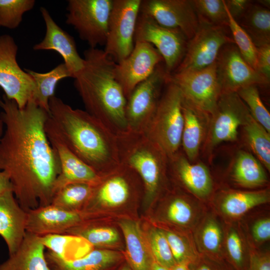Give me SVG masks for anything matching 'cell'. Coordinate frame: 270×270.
I'll list each match as a JSON object with an SVG mask.
<instances>
[{"label": "cell", "instance_id": "277c9868", "mask_svg": "<svg viewBox=\"0 0 270 270\" xmlns=\"http://www.w3.org/2000/svg\"><path fill=\"white\" fill-rule=\"evenodd\" d=\"M121 164L132 169L144 187L143 198L152 204L166 188L168 158L144 133L128 131L117 136Z\"/></svg>", "mask_w": 270, "mask_h": 270}, {"label": "cell", "instance_id": "74e56055", "mask_svg": "<svg viewBox=\"0 0 270 270\" xmlns=\"http://www.w3.org/2000/svg\"><path fill=\"white\" fill-rule=\"evenodd\" d=\"M35 3L34 0H0V26L18 28L24 14L30 10Z\"/></svg>", "mask_w": 270, "mask_h": 270}, {"label": "cell", "instance_id": "83f0119b", "mask_svg": "<svg viewBox=\"0 0 270 270\" xmlns=\"http://www.w3.org/2000/svg\"><path fill=\"white\" fill-rule=\"evenodd\" d=\"M238 22L256 48L270 44V11L252 2Z\"/></svg>", "mask_w": 270, "mask_h": 270}, {"label": "cell", "instance_id": "2e32d148", "mask_svg": "<svg viewBox=\"0 0 270 270\" xmlns=\"http://www.w3.org/2000/svg\"><path fill=\"white\" fill-rule=\"evenodd\" d=\"M217 76L222 93L236 92L250 85H268L270 81L243 58L234 43L224 46L216 61Z\"/></svg>", "mask_w": 270, "mask_h": 270}, {"label": "cell", "instance_id": "7bdbcfd3", "mask_svg": "<svg viewBox=\"0 0 270 270\" xmlns=\"http://www.w3.org/2000/svg\"><path fill=\"white\" fill-rule=\"evenodd\" d=\"M192 270H234L222 260H216L206 255L199 256L192 264Z\"/></svg>", "mask_w": 270, "mask_h": 270}, {"label": "cell", "instance_id": "7dc6e473", "mask_svg": "<svg viewBox=\"0 0 270 270\" xmlns=\"http://www.w3.org/2000/svg\"><path fill=\"white\" fill-rule=\"evenodd\" d=\"M224 2L230 14L236 21L240 19L251 3V1L247 0H226Z\"/></svg>", "mask_w": 270, "mask_h": 270}, {"label": "cell", "instance_id": "e575fe53", "mask_svg": "<svg viewBox=\"0 0 270 270\" xmlns=\"http://www.w3.org/2000/svg\"><path fill=\"white\" fill-rule=\"evenodd\" d=\"M198 238L204 255L216 260H222L220 248L222 231L216 220L210 218L206 220L200 228Z\"/></svg>", "mask_w": 270, "mask_h": 270}, {"label": "cell", "instance_id": "ba28073f", "mask_svg": "<svg viewBox=\"0 0 270 270\" xmlns=\"http://www.w3.org/2000/svg\"><path fill=\"white\" fill-rule=\"evenodd\" d=\"M113 0H69L66 24L90 48L104 46Z\"/></svg>", "mask_w": 270, "mask_h": 270}, {"label": "cell", "instance_id": "8fae6325", "mask_svg": "<svg viewBox=\"0 0 270 270\" xmlns=\"http://www.w3.org/2000/svg\"><path fill=\"white\" fill-rule=\"evenodd\" d=\"M250 115L248 107L236 92L222 93L210 116L204 145L206 150H212L222 142L236 140L239 128Z\"/></svg>", "mask_w": 270, "mask_h": 270}, {"label": "cell", "instance_id": "ac0fdd59", "mask_svg": "<svg viewBox=\"0 0 270 270\" xmlns=\"http://www.w3.org/2000/svg\"><path fill=\"white\" fill-rule=\"evenodd\" d=\"M45 130L60 167V172L54 184V194L63 186L72 183H86L92 186L98 183L102 176L80 159L64 144L50 120V115L46 123Z\"/></svg>", "mask_w": 270, "mask_h": 270}, {"label": "cell", "instance_id": "4fadbf2b", "mask_svg": "<svg viewBox=\"0 0 270 270\" xmlns=\"http://www.w3.org/2000/svg\"><path fill=\"white\" fill-rule=\"evenodd\" d=\"M18 46L14 38L6 34L0 36V87L8 99L24 108L32 98L34 82L16 61Z\"/></svg>", "mask_w": 270, "mask_h": 270}, {"label": "cell", "instance_id": "4316f807", "mask_svg": "<svg viewBox=\"0 0 270 270\" xmlns=\"http://www.w3.org/2000/svg\"><path fill=\"white\" fill-rule=\"evenodd\" d=\"M232 176L237 184L245 188H258L268 182L262 164L252 154L242 150L234 158Z\"/></svg>", "mask_w": 270, "mask_h": 270}, {"label": "cell", "instance_id": "60d3db41", "mask_svg": "<svg viewBox=\"0 0 270 270\" xmlns=\"http://www.w3.org/2000/svg\"><path fill=\"white\" fill-rule=\"evenodd\" d=\"M166 216L172 223L180 226H188L194 220L195 212L186 198L180 195H174L168 202Z\"/></svg>", "mask_w": 270, "mask_h": 270}, {"label": "cell", "instance_id": "d6986e66", "mask_svg": "<svg viewBox=\"0 0 270 270\" xmlns=\"http://www.w3.org/2000/svg\"><path fill=\"white\" fill-rule=\"evenodd\" d=\"M82 220L80 213L67 211L50 204L26 211V232L40 237L64 234Z\"/></svg>", "mask_w": 270, "mask_h": 270}, {"label": "cell", "instance_id": "44dd1931", "mask_svg": "<svg viewBox=\"0 0 270 270\" xmlns=\"http://www.w3.org/2000/svg\"><path fill=\"white\" fill-rule=\"evenodd\" d=\"M45 256L50 270H115L125 260L122 254L106 248H96L74 259L64 258L48 250Z\"/></svg>", "mask_w": 270, "mask_h": 270}, {"label": "cell", "instance_id": "ee69618b", "mask_svg": "<svg viewBox=\"0 0 270 270\" xmlns=\"http://www.w3.org/2000/svg\"><path fill=\"white\" fill-rule=\"evenodd\" d=\"M256 70L270 81V44L257 48Z\"/></svg>", "mask_w": 270, "mask_h": 270}, {"label": "cell", "instance_id": "603a6c76", "mask_svg": "<svg viewBox=\"0 0 270 270\" xmlns=\"http://www.w3.org/2000/svg\"><path fill=\"white\" fill-rule=\"evenodd\" d=\"M168 160L169 170L189 192L200 198H206L212 193V180L205 164H192L180 150Z\"/></svg>", "mask_w": 270, "mask_h": 270}, {"label": "cell", "instance_id": "8d00e7d4", "mask_svg": "<svg viewBox=\"0 0 270 270\" xmlns=\"http://www.w3.org/2000/svg\"><path fill=\"white\" fill-rule=\"evenodd\" d=\"M224 6L228 17V26L232 32L234 42L236 43V46L243 58L256 70L257 48L246 31L230 15L225 3Z\"/></svg>", "mask_w": 270, "mask_h": 270}, {"label": "cell", "instance_id": "c3c4849f", "mask_svg": "<svg viewBox=\"0 0 270 270\" xmlns=\"http://www.w3.org/2000/svg\"><path fill=\"white\" fill-rule=\"evenodd\" d=\"M8 190H12V186L8 174L0 170V194Z\"/></svg>", "mask_w": 270, "mask_h": 270}, {"label": "cell", "instance_id": "bcb514c9", "mask_svg": "<svg viewBox=\"0 0 270 270\" xmlns=\"http://www.w3.org/2000/svg\"><path fill=\"white\" fill-rule=\"evenodd\" d=\"M248 270H270V254L250 252Z\"/></svg>", "mask_w": 270, "mask_h": 270}, {"label": "cell", "instance_id": "816d5d0a", "mask_svg": "<svg viewBox=\"0 0 270 270\" xmlns=\"http://www.w3.org/2000/svg\"><path fill=\"white\" fill-rule=\"evenodd\" d=\"M115 270H132V269L126 262H124Z\"/></svg>", "mask_w": 270, "mask_h": 270}, {"label": "cell", "instance_id": "5bb4252c", "mask_svg": "<svg viewBox=\"0 0 270 270\" xmlns=\"http://www.w3.org/2000/svg\"><path fill=\"white\" fill-rule=\"evenodd\" d=\"M234 42L228 36L226 26L200 22L197 32L188 42L182 60L172 73L208 67L216 62L224 46Z\"/></svg>", "mask_w": 270, "mask_h": 270}, {"label": "cell", "instance_id": "f6af8a7d", "mask_svg": "<svg viewBox=\"0 0 270 270\" xmlns=\"http://www.w3.org/2000/svg\"><path fill=\"white\" fill-rule=\"evenodd\" d=\"M252 236L257 243H262L270 238V218H262L254 222L252 227Z\"/></svg>", "mask_w": 270, "mask_h": 270}, {"label": "cell", "instance_id": "ffe728a7", "mask_svg": "<svg viewBox=\"0 0 270 270\" xmlns=\"http://www.w3.org/2000/svg\"><path fill=\"white\" fill-rule=\"evenodd\" d=\"M40 11L45 23L46 33L43 40L34 46V50L56 52L74 78L84 68V62L77 51L73 37L56 24L45 8L41 7Z\"/></svg>", "mask_w": 270, "mask_h": 270}, {"label": "cell", "instance_id": "9a60e30c", "mask_svg": "<svg viewBox=\"0 0 270 270\" xmlns=\"http://www.w3.org/2000/svg\"><path fill=\"white\" fill-rule=\"evenodd\" d=\"M140 12L162 26L178 30L188 40L200 25L191 0H142Z\"/></svg>", "mask_w": 270, "mask_h": 270}, {"label": "cell", "instance_id": "52a82bcc", "mask_svg": "<svg viewBox=\"0 0 270 270\" xmlns=\"http://www.w3.org/2000/svg\"><path fill=\"white\" fill-rule=\"evenodd\" d=\"M164 62L139 84L126 100V118L130 131L144 133L152 120L168 80Z\"/></svg>", "mask_w": 270, "mask_h": 270}, {"label": "cell", "instance_id": "7402d4cb", "mask_svg": "<svg viewBox=\"0 0 270 270\" xmlns=\"http://www.w3.org/2000/svg\"><path fill=\"white\" fill-rule=\"evenodd\" d=\"M26 212L16 200L12 190L0 194V236L5 241L9 255L15 252L26 234Z\"/></svg>", "mask_w": 270, "mask_h": 270}, {"label": "cell", "instance_id": "f546056e", "mask_svg": "<svg viewBox=\"0 0 270 270\" xmlns=\"http://www.w3.org/2000/svg\"><path fill=\"white\" fill-rule=\"evenodd\" d=\"M268 190L234 191L226 193L220 202V210L228 217H240L252 208L270 202Z\"/></svg>", "mask_w": 270, "mask_h": 270}, {"label": "cell", "instance_id": "9c48e42d", "mask_svg": "<svg viewBox=\"0 0 270 270\" xmlns=\"http://www.w3.org/2000/svg\"><path fill=\"white\" fill-rule=\"evenodd\" d=\"M141 2L113 0L104 50L116 64L126 58L134 48Z\"/></svg>", "mask_w": 270, "mask_h": 270}, {"label": "cell", "instance_id": "d590c367", "mask_svg": "<svg viewBox=\"0 0 270 270\" xmlns=\"http://www.w3.org/2000/svg\"><path fill=\"white\" fill-rule=\"evenodd\" d=\"M248 107L252 117L270 133V114L263 104L256 85H250L236 92Z\"/></svg>", "mask_w": 270, "mask_h": 270}, {"label": "cell", "instance_id": "4dcf8cb0", "mask_svg": "<svg viewBox=\"0 0 270 270\" xmlns=\"http://www.w3.org/2000/svg\"><path fill=\"white\" fill-rule=\"evenodd\" d=\"M64 234L81 238L91 245L104 247L114 245L120 240L118 230L112 227L100 225L92 219L83 220Z\"/></svg>", "mask_w": 270, "mask_h": 270}, {"label": "cell", "instance_id": "3957f363", "mask_svg": "<svg viewBox=\"0 0 270 270\" xmlns=\"http://www.w3.org/2000/svg\"><path fill=\"white\" fill-rule=\"evenodd\" d=\"M84 55V67L74 78L86 110L116 136L129 131L126 98L115 77L116 63L97 48H90Z\"/></svg>", "mask_w": 270, "mask_h": 270}, {"label": "cell", "instance_id": "d6a6232c", "mask_svg": "<svg viewBox=\"0 0 270 270\" xmlns=\"http://www.w3.org/2000/svg\"><path fill=\"white\" fill-rule=\"evenodd\" d=\"M246 140L257 159L270 170V133L251 114L242 126Z\"/></svg>", "mask_w": 270, "mask_h": 270}, {"label": "cell", "instance_id": "30bf717a", "mask_svg": "<svg viewBox=\"0 0 270 270\" xmlns=\"http://www.w3.org/2000/svg\"><path fill=\"white\" fill-rule=\"evenodd\" d=\"M169 78L186 101L209 116L213 112L222 94L216 62L201 70L172 73Z\"/></svg>", "mask_w": 270, "mask_h": 270}, {"label": "cell", "instance_id": "484cf974", "mask_svg": "<svg viewBox=\"0 0 270 270\" xmlns=\"http://www.w3.org/2000/svg\"><path fill=\"white\" fill-rule=\"evenodd\" d=\"M41 237L26 232L20 246L0 264V270H50Z\"/></svg>", "mask_w": 270, "mask_h": 270}, {"label": "cell", "instance_id": "1f68e13d", "mask_svg": "<svg viewBox=\"0 0 270 270\" xmlns=\"http://www.w3.org/2000/svg\"><path fill=\"white\" fill-rule=\"evenodd\" d=\"M94 186L86 183L67 184L54 194L50 204L80 214L92 194Z\"/></svg>", "mask_w": 270, "mask_h": 270}, {"label": "cell", "instance_id": "e0dca14e", "mask_svg": "<svg viewBox=\"0 0 270 270\" xmlns=\"http://www.w3.org/2000/svg\"><path fill=\"white\" fill-rule=\"evenodd\" d=\"M164 62L162 56L151 44L134 42L130 54L116 64L115 77L127 98L134 88L149 77L156 66Z\"/></svg>", "mask_w": 270, "mask_h": 270}, {"label": "cell", "instance_id": "ab89813d", "mask_svg": "<svg viewBox=\"0 0 270 270\" xmlns=\"http://www.w3.org/2000/svg\"><path fill=\"white\" fill-rule=\"evenodd\" d=\"M226 246L228 261L234 270H248L250 252L244 248L242 238L235 228H232L228 232Z\"/></svg>", "mask_w": 270, "mask_h": 270}, {"label": "cell", "instance_id": "f1b7e54d", "mask_svg": "<svg viewBox=\"0 0 270 270\" xmlns=\"http://www.w3.org/2000/svg\"><path fill=\"white\" fill-rule=\"evenodd\" d=\"M32 78L36 86L32 100L40 108L48 113L50 98L54 96L56 86L60 80L66 78H72L64 63L58 65L51 70L40 73L24 69Z\"/></svg>", "mask_w": 270, "mask_h": 270}, {"label": "cell", "instance_id": "836d02e7", "mask_svg": "<svg viewBox=\"0 0 270 270\" xmlns=\"http://www.w3.org/2000/svg\"><path fill=\"white\" fill-rule=\"evenodd\" d=\"M200 22L228 26V17L223 0H191Z\"/></svg>", "mask_w": 270, "mask_h": 270}, {"label": "cell", "instance_id": "cb8c5ba5", "mask_svg": "<svg viewBox=\"0 0 270 270\" xmlns=\"http://www.w3.org/2000/svg\"><path fill=\"white\" fill-rule=\"evenodd\" d=\"M182 110L184 124L181 146L183 154L192 162L198 156L204 136L207 134L210 116L194 108L183 97Z\"/></svg>", "mask_w": 270, "mask_h": 270}, {"label": "cell", "instance_id": "b9f144b4", "mask_svg": "<svg viewBox=\"0 0 270 270\" xmlns=\"http://www.w3.org/2000/svg\"><path fill=\"white\" fill-rule=\"evenodd\" d=\"M170 246L176 264L194 263L198 258L190 248L186 240L180 234L170 230H162Z\"/></svg>", "mask_w": 270, "mask_h": 270}, {"label": "cell", "instance_id": "6da1fadb", "mask_svg": "<svg viewBox=\"0 0 270 270\" xmlns=\"http://www.w3.org/2000/svg\"><path fill=\"white\" fill-rule=\"evenodd\" d=\"M0 108L4 127L0 170L8 174L14 196L24 210L50 204L60 167L45 130L49 113L32 98L20 108L4 94Z\"/></svg>", "mask_w": 270, "mask_h": 270}, {"label": "cell", "instance_id": "db71d44e", "mask_svg": "<svg viewBox=\"0 0 270 270\" xmlns=\"http://www.w3.org/2000/svg\"><path fill=\"white\" fill-rule=\"evenodd\" d=\"M4 131V122L0 118V140L2 136Z\"/></svg>", "mask_w": 270, "mask_h": 270}, {"label": "cell", "instance_id": "d4e9b609", "mask_svg": "<svg viewBox=\"0 0 270 270\" xmlns=\"http://www.w3.org/2000/svg\"><path fill=\"white\" fill-rule=\"evenodd\" d=\"M119 226L125 240L124 256L128 264L132 270H150L154 259L139 224L132 220L123 219Z\"/></svg>", "mask_w": 270, "mask_h": 270}, {"label": "cell", "instance_id": "8992f818", "mask_svg": "<svg viewBox=\"0 0 270 270\" xmlns=\"http://www.w3.org/2000/svg\"><path fill=\"white\" fill-rule=\"evenodd\" d=\"M144 194L142 182L131 168L120 164L102 176L94 187L92 194L80 212L83 219L95 218L104 207L120 206Z\"/></svg>", "mask_w": 270, "mask_h": 270}, {"label": "cell", "instance_id": "f5cc1de1", "mask_svg": "<svg viewBox=\"0 0 270 270\" xmlns=\"http://www.w3.org/2000/svg\"><path fill=\"white\" fill-rule=\"evenodd\" d=\"M258 2H259L261 6L266 8H270V0H258Z\"/></svg>", "mask_w": 270, "mask_h": 270}, {"label": "cell", "instance_id": "f907efd6", "mask_svg": "<svg viewBox=\"0 0 270 270\" xmlns=\"http://www.w3.org/2000/svg\"><path fill=\"white\" fill-rule=\"evenodd\" d=\"M150 270H170V268L160 264L154 260L152 264Z\"/></svg>", "mask_w": 270, "mask_h": 270}, {"label": "cell", "instance_id": "f35d334b", "mask_svg": "<svg viewBox=\"0 0 270 270\" xmlns=\"http://www.w3.org/2000/svg\"><path fill=\"white\" fill-rule=\"evenodd\" d=\"M146 236L154 260L168 268L172 267L176 263L162 230L152 228Z\"/></svg>", "mask_w": 270, "mask_h": 270}, {"label": "cell", "instance_id": "7a4b0ae2", "mask_svg": "<svg viewBox=\"0 0 270 270\" xmlns=\"http://www.w3.org/2000/svg\"><path fill=\"white\" fill-rule=\"evenodd\" d=\"M50 120L68 148L101 176L120 165L117 136L86 110L73 108L53 96Z\"/></svg>", "mask_w": 270, "mask_h": 270}, {"label": "cell", "instance_id": "7c38bea8", "mask_svg": "<svg viewBox=\"0 0 270 270\" xmlns=\"http://www.w3.org/2000/svg\"><path fill=\"white\" fill-rule=\"evenodd\" d=\"M134 42L152 44L162 56L167 72L172 74L183 58L188 40L178 30L164 27L140 12Z\"/></svg>", "mask_w": 270, "mask_h": 270}, {"label": "cell", "instance_id": "5b68a950", "mask_svg": "<svg viewBox=\"0 0 270 270\" xmlns=\"http://www.w3.org/2000/svg\"><path fill=\"white\" fill-rule=\"evenodd\" d=\"M182 102L180 90L168 78L155 114L144 132L168 158L178 152L181 147L184 124Z\"/></svg>", "mask_w": 270, "mask_h": 270}, {"label": "cell", "instance_id": "681fc988", "mask_svg": "<svg viewBox=\"0 0 270 270\" xmlns=\"http://www.w3.org/2000/svg\"><path fill=\"white\" fill-rule=\"evenodd\" d=\"M192 264L190 262L176 264L172 267L170 268V270H192Z\"/></svg>", "mask_w": 270, "mask_h": 270}]
</instances>
